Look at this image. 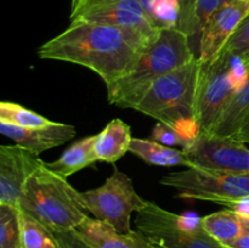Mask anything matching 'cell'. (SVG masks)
<instances>
[{"instance_id":"23","label":"cell","mask_w":249,"mask_h":248,"mask_svg":"<svg viewBox=\"0 0 249 248\" xmlns=\"http://www.w3.org/2000/svg\"><path fill=\"white\" fill-rule=\"evenodd\" d=\"M0 121L23 128H39L53 123L41 114L12 101L0 102Z\"/></svg>"},{"instance_id":"20","label":"cell","mask_w":249,"mask_h":248,"mask_svg":"<svg viewBox=\"0 0 249 248\" xmlns=\"http://www.w3.org/2000/svg\"><path fill=\"white\" fill-rule=\"evenodd\" d=\"M203 228L221 245L236 240L243 233L242 224L237 212L224 209L201 218Z\"/></svg>"},{"instance_id":"7","label":"cell","mask_w":249,"mask_h":248,"mask_svg":"<svg viewBox=\"0 0 249 248\" xmlns=\"http://www.w3.org/2000/svg\"><path fill=\"white\" fill-rule=\"evenodd\" d=\"M83 204L95 219L113 226L122 233L130 232L133 212L145 204L125 173L114 169L101 186L80 192Z\"/></svg>"},{"instance_id":"30","label":"cell","mask_w":249,"mask_h":248,"mask_svg":"<svg viewBox=\"0 0 249 248\" xmlns=\"http://www.w3.org/2000/svg\"><path fill=\"white\" fill-rule=\"evenodd\" d=\"M241 219V224H242V230L243 233H249V215H245V214L238 213Z\"/></svg>"},{"instance_id":"24","label":"cell","mask_w":249,"mask_h":248,"mask_svg":"<svg viewBox=\"0 0 249 248\" xmlns=\"http://www.w3.org/2000/svg\"><path fill=\"white\" fill-rule=\"evenodd\" d=\"M21 247L19 208L0 204V248Z\"/></svg>"},{"instance_id":"11","label":"cell","mask_w":249,"mask_h":248,"mask_svg":"<svg viewBox=\"0 0 249 248\" xmlns=\"http://www.w3.org/2000/svg\"><path fill=\"white\" fill-rule=\"evenodd\" d=\"M248 14L249 0H231L209 17L199 36L197 58L201 65L213 62L218 57Z\"/></svg>"},{"instance_id":"14","label":"cell","mask_w":249,"mask_h":248,"mask_svg":"<svg viewBox=\"0 0 249 248\" xmlns=\"http://www.w3.org/2000/svg\"><path fill=\"white\" fill-rule=\"evenodd\" d=\"M73 231L92 248H153L151 241L140 230L122 233L109 224L90 216Z\"/></svg>"},{"instance_id":"3","label":"cell","mask_w":249,"mask_h":248,"mask_svg":"<svg viewBox=\"0 0 249 248\" xmlns=\"http://www.w3.org/2000/svg\"><path fill=\"white\" fill-rule=\"evenodd\" d=\"M199 72L201 63L195 57L156 80L134 109L170 126L192 141L201 133L196 114Z\"/></svg>"},{"instance_id":"15","label":"cell","mask_w":249,"mask_h":248,"mask_svg":"<svg viewBox=\"0 0 249 248\" xmlns=\"http://www.w3.org/2000/svg\"><path fill=\"white\" fill-rule=\"evenodd\" d=\"M130 126L119 118L112 119L101 133L97 134L95 142V156L97 160L116 163L130 150Z\"/></svg>"},{"instance_id":"25","label":"cell","mask_w":249,"mask_h":248,"mask_svg":"<svg viewBox=\"0 0 249 248\" xmlns=\"http://www.w3.org/2000/svg\"><path fill=\"white\" fill-rule=\"evenodd\" d=\"M249 53V14L245 21L236 31V33L231 36L229 43L224 46L221 53L216 58L231 61L236 58H242ZM215 58V60H216Z\"/></svg>"},{"instance_id":"31","label":"cell","mask_w":249,"mask_h":248,"mask_svg":"<svg viewBox=\"0 0 249 248\" xmlns=\"http://www.w3.org/2000/svg\"><path fill=\"white\" fill-rule=\"evenodd\" d=\"M79 1H80V0H72V6H74V5L78 4Z\"/></svg>"},{"instance_id":"9","label":"cell","mask_w":249,"mask_h":248,"mask_svg":"<svg viewBox=\"0 0 249 248\" xmlns=\"http://www.w3.org/2000/svg\"><path fill=\"white\" fill-rule=\"evenodd\" d=\"M71 22H92L111 24L156 36L155 26L140 0H80L71 10Z\"/></svg>"},{"instance_id":"27","label":"cell","mask_w":249,"mask_h":248,"mask_svg":"<svg viewBox=\"0 0 249 248\" xmlns=\"http://www.w3.org/2000/svg\"><path fill=\"white\" fill-rule=\"evenodd\" d=\"M55 236L61 248H92L85 242H83L73 230L68 231V232L55 233Z\"/></svg>"},{"instance_id":"22","label":"cell","mask_w":249,"mask_h":248,"mask_svg":"<svg viewBox=\"0 0 249 248\" xmlns=\"http://www.w3.org/2000/svg\"><path fill=\"white\" fill-rule=\"evenodd\" d=\"M228 1L231 0H192L189 14L180 23L179 29L190 39L198 38L199 40L202 29L209 17Z\"/></svg>"},{"instance_id":"2","label":"cell","mask_w":249,"mask_h":248,"mask_svg":"<svg viewBox=\"0 0 249 248\" xmlns=\"http://www.w3.org/2000/svg\"><path fill=\"white\" fill-rule=\"evenodd\" d=\"M195 56L190 38L179 28H162L146 46L134 67L106 85L108 102L121 108H133L151 85L167 73L186 65Z\"/></svg>"},{"instance_id":"28","label":"cell","mask_w":249,"mask_h":248,"mask_svg":"<svg viewBox=\"0 0 249 248\" xmlns=\"http://www.w3.org/2000/svg\"><path fill=\"white\" fill-rule=\"evenodd\" d=\"M232 138H235L236 140L241 141V142L243 143H249V113L248 116L243 119L240 128H238L237 131L233 134Z\"/></svg>"},{"instance_id":"29","label":"cell","mask_w":249,"mask_h":248,"mask_svg":"<svg viewBox=\"0 0 249 248\" xmlns=\"http://www.w3.org/2000/svg\"><path fill=\"white\" fill-rule=\"evenodd\" d=\"M223 246L224 248H249V233H242L240 237Z\"/></svg>"},{"instance_id":"19","label":"cell","mask_w":249,"mask_h":248,"mask_svg":"<svg viewBox=\"0 0 249 248\" xmlns=\"http://www.w3.org/2000/svg\"><path fill=\"white\" fill-rule=\"evenodd\" d=\"M157 28H179L189 14L192 0H140Z\"/></svg>"},{"instance_id":"10","label":"cell","mask_w":249,"mask_h":248,"mask_svg":"<svg viewBox=\"0 0 249 248\" xmlns=\"http://www.w3.org/2000/svg\"><path fill=\"white\" fill-rule=\"evenodd\" d=\"M231 61L216 58L201 65L197 88L196 114L201 133L209 134L237 87L230 77Z\"/></svg>"},{"instance_id":"16","label":"cell","mask_w":249,"mask_h":248,"mask_svg":"<svg viewBox=\"0 0 249 248\" xmlns=\"http://www.w3.org/2000/svg\"><path fill=\"white\" fill-rule=\"evenodd\" d=\"M97 134L80 139L77 142L71 145L65 152L61 155L58 159L45 165L53 172L57 173L63 177H68L75 174L79 170L89 167L97 162L95 156V142H96Z\"/></svg>"},{"instance_id":"13","label":"cell","mask_w":249,"mask_h":248,"mask_svg":"<svg viewBox=\"0 0 249 248\" xmlns=\"http://www.w3.org/2000/svg\"><path fill=\"white\" fill-rule=\"evenodd\" d=\"M0 131L2 135L15 141L16 145L36 155H40L49 148L63 145L77 135L74 126L57 122L39 128H23L0 121Z\"/></svg>"},{"instance_id":"8","label":"cell","mask_w":249,"mask_h":248,"mask_svg":"<svg viewBox=\"0 0 249 248\" xmlns=\"http://www.w3.org/2000/svg\"><path fill=\"white\" fill-rule=\"evenodd\" d=\"M182 150L186 153L190 168L249 174V150L246 143L232 136L199 133Z\"/></svg>"},{"instance_id":"12","label":"cell","mask_w":249,"mask_h":248,"mask_svg":"<svg viewBox=\"0 0 249 248\" xmlns=\"http://www.w3.org/2000/svg\"><path fill=\"white\" fill-rule=\"evenodd\" d=\"M43 163L39 155L27 148L2 145L0 147V204L19 208L27 180Z\"/></svg>"},{"instance_id":"1","label":"cell","mask_w":249,"mask_h":248,"mask_svg":"<svg viewBox=\"0 0 249 248\" xmlns=\"http://www.w3.org/2000/svg\"><path fill=\"white\" fill-rule=\"evenodd\" d=\"M156 36L111 24L73 21L62 33L44 43L38 56L89 68L109 85L134 67Z\"/></svg>"},{"instance_id":"32","label":"cell","mask_w":249,"mask_h":248,"mask_svg":"<svg viewBox=\"0 0 249 248\" xmlns=\"http://www.w3.org/2000/svg\"><path fill=\"white\" fill-rule=\"evenodd\" d=\"M153 248H160V247H156V246H153Z\"/></svg>"},{"instance_id":"17","label":"cell","mask_w":249,"mask_h":248,"mask_svg":"<svg viewBox=\"0 0 249 248\" xmlns=\"http://www.w3.org/2000/svg\"><path fill=\"white\" fill-rule=\"evenodd\" d=\"M248 70L247 79L240 90L231 97L209 134L232 136L249 113V53L240 58Z\"/></svg>"},{"instance_id":"5","label":"cell","mask_w":249,"mask_h":248,"mask_svg":"<svg viewBox=\"0 0 249 248\" xmlns=\"http://www.w3.org/2000/svg\"><path fill=\"white\" fill-rule=\"evenodd\" d=\"M136 213V229L156 247L224 248L204 230L201 218L178 215L150 201Z\"/></svg>"},{"instance_id":"26","label":"cell","mask_w":249,"mask_h":248,"mask_svg":"<svg viewBox=\"0 0 249 248\" xmlns=\"http://www.w3.org/2000/svg\"><path fill=\"white\" fill-rule=\"evenodd\" d=\"M150 139L162 143V145L169 146V147H172V146H179V147H181V150L186 147V146H189V143L191 142L186 138H184L181 134L175 131L170 126L160 123V122H158L155 125L152 133H151Z\"/></svg>"},{"instance_id":"6","label":"cell","mask_w":249,"mask_h":248,"mask_svg":"<svg viewBox=\"0 0 249 248\" xmlns=\"http://www.w3.org/2000/svg\"><path fill=\"white\" fill-rule=\"evenodd\" d=\"M160 184L177 190L179 198L214 202L226 207L249 197V174L187 168L164 175Z\"/></svg>"},{"instance_id":"21","label":"cell","mask_w":249,"mask_h":248,"mask_svg":"<svg viewBox=\"0 0 249 248\" xmlns=\"http://www.w3.org/2000/svg\"><path fill=\"white\" fill-rule=\"evenodd\" d=\"M21 247L19 248H61L55 233L45 225L19 208Z\"/></svg>"},{"instance_id":"18","label":"cell","mask_w":249,"mask_h":248,"mask_svg":"<svg viewBox=\"0 0 249 248\" xmlns=\"http://www.w3.org/2000/svg\"><path fill=\"white\" fill-rule=\"evenodd\" d=\"M129 152L134 153L143 162L160 167L184 165L190 168V162L184 150L169 147L151 139H133Z\"/></svg>"},{"instance_id":"4","label":"cell","mask_w":249,"mask_h":248,"mask_svg":"<svg viewBox=\"0 0 249 248\" xmlns=\"http://www.w3.org/2000/svg\"><path fill=\"white\" fill-rule=\"evenodd\" d=\"M19 208L53 233L74 230L89 216L80 192L67 181V177L49 169L45 162L27 180Z\"/></svg>"}]
</instances>
